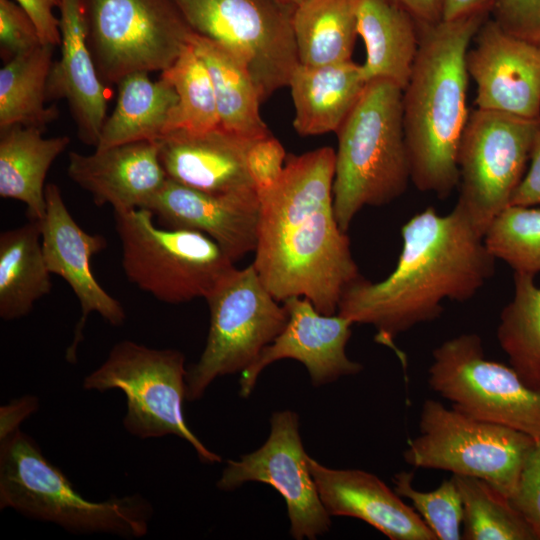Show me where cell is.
Here are the masks:
<instances>
[{
	"mask_svg": "<svg viewBox=\"0 0 540 540\" xmlns=\"http://www.w3.org/2000/svg\"><path fill=\"white\" fill-rule=\"evenodd\" d=\"M493 0H443L442 21H453L475 13H486Z\"/></svg>",
	"mask_w": 540,
	"mask_h": 540,
	"instance_id": "44",
	"label": "cell"
},
{
	"mask_svg": "<svg viewBox=\"0 0 540 540\" xmlns=\"http://www.w3.org/2000/svg\"><path fill=\"white\" fill-rule=\"evenodd\" d=\"M357 34L362 38L365 80L384 79L402 90L408 83L419 47V27L394 0H357Z\"/></svg>",
	"mask_w": 540,
	"mask_h": 540,
	"instance_id": "24",
	"label": "cell"
},
{
	"mask_svg": "<svg viewBox=\"0 0 540 540\" xmlns=\"http://www.w3.org/2000/svg\"><path fill=\"white\" fill-rule=\"evenodd\" d=\"M283 304L289 315L284 329L255 362L241 372L239 393L243 398L252 393L260 373L281 359L301 362L314 386L358 374L363 369L346 354L354 324L351 320L338 313L322 314L304 297H290Z\"/></svg>",
	"mask_w": 540,
	"mask_h": 540,
	"instance_id": "17",
	"label": "cell"
},
{
	"mask_svg": "<svg viewBox=\"0 0 540 540\" xmlns=\"http://www.w3.org/2000/svg\"><path fill=\"white\" fill-rule=\"evenodd\" d=\"M367 84L361 64L352 60L323 66L299 63L288 84L295 109L294 129L301 136L337 132Z\"/></svg>",
	"mask_w": 540,
	"mask_h": 540,
	"instance_id": "23",
	"label": "cell"
},
{
	"mask_svg": "<svg viewBox=\"0 0 540 540\" xmlns=\"http://www.w3.org/2000/svg\"><path fill=\"white\" fill-rule=\"evenodd\" d=\"M406 9L418 25H435L442 21L443 0H394Z\"/></svg>",
	"mask_w": 540,
	"mask_h": 540,
	"instance_id": "43",
	"label": "cell"
},
{
	"mask_svg": "<svg viewBox=\"0 0 540 540\" xmlns=\"http://www.w3.org/2000/svg\"><path fill=\"white\" fill-rule=\"evenodd\" d=\"M160 77L167 80L177 94V103L170 113L165 134L173 131L199 134L219 127L209 71L189 42Z\"/></svg>",
	"mask_w": 540,
	"mask_h": 540,
	"instance_id": "32",
	"label": "cell"
},
{
	"mask_svg": "<svg viewBox=\"0 0 540 540\" xmlns=\"http://www.w3.org/2000/svg\"><path fill=\"white\" fill-rule=\"evenodd\" d=\"M0 131V196L24 203L30 220H42L46 175L70 138H46L42 130L21 125Z\"/></svg>",
	"mask_w": 540,
	"mask_h": 540,
	"instance_id": "25",
	"label": "cell"
},
{
	"mask_svg": "<svg viewBox=\"0 0 540 540\" xmlns=\"http://www.w3.org/2000/svg\"><path fill=\"white\" fill-rule=\"evenodd\" d=\"M117 86L115 107L105 119L95 148L161 139L177 103L173 86L162 77L151 80L147 72L131 73Z\"/></svg>",
	"mask_w": 540,
	"mask_h": 540,
	"instance_id": "27",
	"label": "cell"
},
{
	"mask_svg": "<svg viewBox=\"0 0 540 540\" xmlns=\"http://www.w3.org/2000/svg\"><path fill=\"white\" fill-rule=\"evenodd\" d=\"M35 23L42 44L57 46L60 43L59 19L55 9L60 0H15Z\"/></svg>",
	"mask_w": 540,
	"mask_h": 540,
	"instance_id": "40",
	"label": "cell"
},
{
	"mask_svg": "<svg viewBox=\"0 0 540 540\" xmlns=\"http://www.w3.org/2000/svg\"><path fill=\"white\" fill-rule=\"evenodd\" d=\"M153 217L145 208L114 211L127 279L164 303L206 299L234 262L205 234L160 228Z\"/></svg>",
	"mask_w": 540,
	"mask_h": 540,
	"instance_id": "6",
	"label": "cell"
},
{
	"mask_svg": "<svg viewBox=\"0 0 540 540\" xmlns=\"http://www.w3.org/2000/svg\"><path fill=\"white\" fill-rule=\"evenodd\" d=\"M188 42L209 71L219 126L251 140L270 135L260 114L262 98L247 65L230 49L194 32Z\"/></svg>",
	"mask_w": 540,
	"mask_h": 540,
	"instance_id": "26",
	"label": "cell"
},
{
	"mask_svg": "<svg viewBox=\"0 0 540 540\" xmlns=\"http://www.w3.org/2000/svg\"><path fill=\"white\" fill-rule=\"evenodd\" d=\"M67 175L97 206L109 204L114 211L146 208L168 179L158 141L95 148L92 154L71 151Z\"/></svg>",
	"mask_w": 540,
	"mask_h": 540,
	"instance_id": "19",
	"label": "cell"
},
{
	"mask_svg": "<svg viewBox=\"0 0 540 540\" xmlns=\"http://www.w3.org/2000/svg\"><path fill=\"white\" fill-rule=\"evenodd\" d=\"M52 288L41 243V220H30L0 234V317L29 314Z\"/></svg>",
	"mask_w": 540,
	"mask_h": 540,
	"instance_id": "28",
	"label": "cell"
},
{
	"mask_svg": "<svg viewBox=\"0 0 540 540\" xmlns=\"http://www.w3.org/2000/svg\"><path fill=\"white\" fill-rule=\"evenodd\" d=\"M335 150L287 156L279 180L258 192L255 267L280 302L307 298L322 314L338 312L345 289L361 275L333 204Z\"/></svg>",
	"mask_w": 540,
	"mask_h": 540,
	"instance_id": "1",
	"label": "cell"
},
{
	"mask_svg": "<svg viewBox=\"0 0 540 540\" xmlns=\"http://www.w3.org/2000/svg\"><path fill=\"white\" fill-rule=\"evenodd\" d=\"M463 504L464 540H537L509 498L488 482L452 475Z\"/></svg>",
	"mask_w": 540,
	"mask_h": 540,
	"instance_id": "33",
	"label": "cell"
},
{
	"mask_svg": "<svg viewBox=\"0 0 540 540\" xmlns=\"http://www.w3.org/2000/svg\"><path fill=\"white\" fill-rule=\"evenodd\" d=\"M60 58L54 61L48 100L65 99L79 139L97 146L106 119L107 92L87 42L82 0H60Z\"/></svg>",
	"mask_w": 540,
	"mask_h": 540,
	"instance_id": "22",
	"label": "cell"
},
{
	"mask_svg": "<svg viewBox=\"0 0 540 540\" xmlns=\"http://www.w3.org/2000/svg\"><path fill=\"white\" fill-rule=\"evenodd\" d=\"M413 472L401 471L394 475V490L407 498L437 540H459L463 521V504L453 478L443 480L432 491H419L413 486Z\"/></svg>",
	"mask_w": 540,
	"mask_h": 540,
	"instance_id": "35",
	"label": "cell"
},
{
	"mask_svg": "<svg viewBox=\"0 0 540 540\" xmlns=\"http://www.w3.org/2000/svg\"><path fill=\"white\" fill-rule=\"evenodd\" d=\"M485 17L418 25V52L402 93L404 137L412 183L439 199L459 185L458 151L470 115L466 55Z\"/></svg>",
	"mask_w": 540,
	"mask_h": 540,
	"instance_id": "3",
	"label": "cell"
},
{
	"mask_svg": "<svg viewBox=\"0 0 540 540\" xmlns=\"http://www.w3.org/2000/svg\"><path fill=\"white\" fill-rule=\"evenodd\" d=\"M469 47L466 67L478 109L540 119V45L485 20Z\"/></svg>",
	"mask_w": 540,
	"mask_h": 540,
	"instance_id": "16",
	"label": "cell"
},
{
	"mask_svg": "<svg viewBox=\"0 0 540 540\" xmlns=\"http://www.w3.org/2000/svg\"><path fill=\"white\" fill-rule=\"evenodd\" d=\"M87 42L100 79L163 72L192 31L173 0H82Z\"/></svg>",
	"mask_w": 540,
	"mask_h": 540,
	"instance_id": "10",
	"label": "cell"
},
{
	"mask_svg": "<svg viewBox=\"0 0 540 540\" xmlns=\"http://www.w3.org/2000/svg\"><path fill=\"white\" fill-rule=\"evenodd\" d=\"M253 141L220 126L199 134L173 131L158 140L159 155L168 179L210 194L241 193L256 190L246 166Z\"/></svg>",
	"mask_w": 540,
	"mask_h": 540,
	"instance_id": "21",
	"label": "cell"
},
{
	"mask_svg": "<svg viewBox=\"0 0 540 540\" xmlns=\"http://www.w3.org/2000/svg\"><path fill=\"white\" fill-rule=\"evenodd\" d=\"M540 119L476 108L469 115L459 151L456 203L484 236L523 179Z\"/></svg>",
	"mask_w": 540,
	"mask_h": 540,
	"instance_id": "13",
	"label": "cell"
},
{
	"mask_svg": "<svg viewBox=\"0 0 540 540\" xmlns=\"http://www.w3.org/2000/svg\"><path fill=\"white\" fill-rule=\"evenodd\" d=\"M192 32L230 49L248 67L262 101L288 86L299 64L292 15L279 0H173Z\"/></svg>",
	"mask_w": 540,
	"mask_h": 540,
	"instance_id": "12",
	"label": "cell"
},
{
	"mask_svg": "<svg viewBox=\"0 0 540 540\" xmlns=\"http://www.w3.org/2000/svg\"><path fill=\"white\" fill-rule=\"evenodd\" d=\"M509 501L540 540V440L528 454Z\"/></svg>",
	"mask_w": 540,
	"mask_h": 540,
	"instance_id": "37",
	"label": "cell"
},
{
	"mask_svg": "<svg viewBox=\"0 0 540 540\" xmlns=\"http://www.w3.org/2000/svg\"><path fill=\"white\" fill-rule=\"evenodd\" d=\"M279 1H281L285 5H288V6L292 7V8H295L296 6H298L304 0H279Z\"/></svg>",
	"mask_w": 540,
	"mask_h": 540,
	"instance_id": "45",
	"label": "cell"
},
{
	"mask_svg": "<svg viewBox=\"0 0 540 540\" xmlns=\"http://www.w3.org/2000/svg\"><path fill=\"white\" fill-rule=\"evenodd\" d=\"M418 424L419 434L403 453L407 464L482 479L508 498L536 442L521 431L469 417L434 399L423 402Z\"/></svg>",
	"mask_w": 540,
	"mask_h": 540,
	"instance_id": "8",
	"label": "cell"
},
{
	"mask_svg": "<svg viewBox=\"0 0 540 540\" xmlns=\"http://www.w3.org/2000/svg\"><path fill=\"white\" fill-rule=\"evenodd\" d=\"M309 467L330 516L357 518L390 540H437L413 507L376 475L358 469H332L311 457Z\"/></svg>",
	"mask_w": 540,
	"mask_h": 540,
	"instance_id": "20",
	"label": "cell"
},
{
	"mask_svg": "<svg viewBox=\"0 0 540 540\" xmlns=\"http://www.w3.org/2000/svg\"><path fill=\"white\" fill-rule=\"evenodd\" d=\"M54 47L40 44L0 69V130L21 125L43 131L58 118L56 105H46Z\"/></svg>",
	"mask_w": 540,
	"mask_h": 540,
	"instance_id": "30",
	"label": "cell"
},
{
	"mask_svg": "<svg viewBox=\"0 0 540 540\" xmlns=\"http://www.w3.org/2000/svg\"><path fill=\"white\" fill-rule=\"evenodd\" d=\"M42 44L37 27L16 2L0 0L1 53L8 60ZM7 61V60H6Z\"/></svg>",
	"mask_w": 540,
	"mask_h": 540,
	"instance_id": "36",
	"label": "cell"
},
{
	"mask_svg": "<svg viewBox=\"0 0 540 540\" xmlns=\"http://www.w3.org/2000/svg\"><path fill=\"white\" fill-rule=\"evenodd\" d=\"M497 339L521 380L540 392V285L535 276L514 273L513 296L500 313Z\"/></svg>",
	"mask_w": 540,
	"mask_h": 540,
	"instance_id": "31",
	"label": "cell"
},
{
	"mask_svg": "<svg viewBox=\"0 0 540 540\" xmlns=\"http://www.w3.org/2000/svg\"><path fill=\"white\" fill-rule=\"evenodd\" d=\"M45 197L46 212L41 220L45 262L51 274L60 276L71 287L81 307V317L65 356L68 362L75 363L88 316L97 313L117 327L125 322L126 312L121 303L97 282L92 271V258L106 248V239L88 233L78 225L56 184L46 185Z\"/></svg>",
	"mask_w": 540,
	"mask_h": 540,
	"instance_id": "15",
	"label": "cell"
},
{
	"mask_svg": "<svg viewBox=\"0 0 540 540\" xmlns=\"http://www.w3.org/2000/svg\"><path fill=\"white\" fill-rule=\"evenodd\" d=\"M7 508L71 533L128 539L145 536L154 513L140 494L87 499L20 429L0 440V509Z\"/></svg>",
	"mask_w": 540,
	"mask_h": 540,
	"instance_id": "5",
	"label": "cell"
},
{
	"mask_svg": "<svg viewBox=\"0 0 540 540\" xmlns=\"http://www.w3.org/2000/svg\"><path fill=\"white\" fill-rule=\"evenodd\" d=\"M210 327L197 363L187 369L186 400H199L219 376L242 372L282 332L288 311L253 264L233 267L207 296Z\"/></svg>",
	"mask_w": 540,
	"mask_h": 540,
	"instance_id": "9",
	"label": "cell"
},
{
	"mask_svg": "<svg viewBox=\"0 0 540 540\" xmlns=\"http://www.w3.org/2000/svg\"><path fill=\"white\" fill-rule=\"evenodd\" d=\"M39 407V400L34 395H23L0 407V440L5 439L19 429L20 424L31 416Z\"/></svg>",
	"mask_w": 540,
	"mask_h": 540,
	"instance_id": "42",
	"label": "cell"
},
{
	"mask_svg": "<svg viewBox=\"0 0 540 540\" xmlns=\"http://www.w3.org/2000/svg\"><path fill=\"white\" fill-rule=\"evenodd\" d=\"M145 209L168 228L210 237L233 262L255 250L260 214L256 190L210 194L167 179Z\"/></svg>",
	"mask_w": 540,
	"mask_h": 540,
	"instance_id": "18",
	"label": "cell"
},
{
	"mask_svg": "<svg viewBox=\"0 0 540 540\" xmlns=\"http://www.w3.org/2000/svg\"><path fill=\"white\" fill-rule=\"evenodd\" d=\"M403 90L378 79L368 82L339 130L335 151L333 204L337 222L347 232L365 206H383L411 181L403 128Z\"/></svg>",
	"mask_w": 540,
	"mask_h": 540,
	"instance_id": "4",
	"label": "cell"
},
{
	"mask_svg": "<svg viewBox=\"0 0 540 540\" xmlns=\"http://www.w3.org/2000/svg\"><path fill=\"white\" fill-rule=\"evenodd\" d=\"M299 434V417L291 410L274 412L266 442L239 460H228L217 487L232 491L246 482L272 486L285 500L294 539H316L331 526L309 467Z\"/></svg>",
	"mask_w": 540,
	"mask_h": 540,
	"instance_id": "14",
	"label": "cell"
},
{
	"mask_svg": "<svg viewBox=\"0 0 540 540\" xmlns=\"http://www.w3.org/2000/svg\"><path fill=\"white\" fill-rule=\"evenodd\" d=\"M510 205L540 206V129L532 146L529 166Z\"/></svg>",
	"mask_w": 540,
	"mask_h": 540,
	"instance_id": "41",
	"label": "cell"
},
{
	"mask_svg": "<svg viewBox=\"0 0 540 540\" xmlns=\"http://www.w3.org/2000/svg\"><path fill=\"white\" fill-rule=\"evenodd\" d=\"M492 7L504 30L540 45V0H493Z\"/></svg>",
	"mask_w": 540,
	"mask_h": 540,
	"instance_id": "39",
	"label": "cell"
},
{
	"mask_svg": "<svg viewBox=\"0 0 540 540\" xmlns=\"http://www.w3.org/2000/svg\"><path fill=\"white\" fill-rule=\"evenodd\" d=\"M186 374L182 352L123 340L84 378L83 388L101 393L121 390L127 406L123 427L129 434L140 439L176 435L194 448L202 462H221L222 458L206 448L184 419Z\"/></svg>",
	"mask_w": 540,
	"mask_h": 540,
	"instance_id": "7",
	"label": "cell"
},
{
	"mask_svg": "<svg viewBox=\"0 0 540 540\" xmlns=\"http://www.w3.org/2000/svg\"><path fill=\"white\" fill-rule=\"evenodd\" d=\"M483 240L491 255L514 273H540V206L509 205L487 227Z\"/></svg>",
	"mask_w": 540,
	"mask_h": 540,
	"instance_id": "34",
	"label": "cell"
},
{
	"mask_svg": "<svg viewBox=\"0 0 540 540\" xmlns=\"http://www.w3.org/2000/svg\"><path fill=\"white\" fill-rule=\"evenodd\" d=\"M401 237L391 274L379 282L360 276L343 292L337 312L373 326L375 341L394 350L397 336L440 317L445 300L475 296L493 276L496 260L457 205L444 215L427 207L402 226Z\"/></svg>",
	"mask_w": 540,
	"mask_h": 540,
	"instance_id": "2",
	"label": "cell"
},
{
	"mask_svg": "<svg viewBox=\"0 0 540 540\" xmlns=\"http://www.w3.org/2000/svg\"><path fill=\"white\" fill-rule=\"evenodd\" d=\"M292 28L298 61L323 66L351 59L357 37V0H304Z\"/></svg>",
	"mask_w": 540,
	"mask_h": 540,
	"instance_id": "29",
	"label": "cell"
},
{
	"mask_svg": "<svg viewBox=\"0 0 540 540\" xmlns=\"http://www.w3.org/2000/svg\"><path fill=\"white\" fill-rule=\"evenodd\" d=\"M286 159L283 145L271 134L251 143L246 155V166L257 192L272 187L279 180Z\"/></svg>",
	"mask_w": 540,
	"mask_h": 540,
	"instance_id": "38",
	"label": "cell"
},
{
	"mask_svg": "<svg viewBox=\"0 0 540 540\" xmlns=\"http://www.w3.org/2000/svg\"><path fill=\"white\" fill-rule=\"evenodd\" d=\"M428 384L459 412L540 440V392L511 366L486 358L478 334L463 333L437 346Z\"/></svg>",
	"mask_w": 540,
	"mask_h": 540,
	"instance_id": "11",
	"label": "cell"
}]
</instances>
